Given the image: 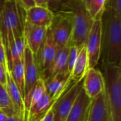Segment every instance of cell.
<instances>
[{"label":"cell","instance_id":"obj_1","mask_svg":"<svg viewBox=\"0 0 121 121\" xmlns=\"http://www.w3.org/2000/svg\"><path fill=\"white\" fill-rule=\"evenodd\" d=\"M102 26L101 57L103 64L121 66V18L110 7H105Z\"/></svg>","mask_w":121,"mask_h":121},{"label":"cell","instance_id":"obj_2","mask_svg":"<svg viewBox=\"0 0 121 121\" xmlns=\"http://www.w3.org/2000/svg\"><path fill=\"white\" fill-rule=\"evenodd\" d=\"M105 92L112 121H121V66L103 64Z\"/></svg>","mask_w":121,"mask_h":121},{"label":"cell","instance_id":"obj_3","mask_svg":"<svg viewBox=\"0 0 121 121\" xmlns=\"http://www.w3.org/2000/svg\"><path fill=\"white\" fill-rule=\"evenodd\" d=\"M63 6L68 7L74 13V28L69 45L82 48L86 44L94 19L85 7L83 0H68Z\"/></svg>","mask_w":121,"mask_h":121},{"label":"cell","instance_id":"obj_4","mask_svg":"<svg viewBox=\"0 0 121 121\" xmlns=\"http://www.w3.org/2000/svg\"><path fill=\"white\" fill-rule=\"evenodd\" d=\"M25 12V9L17 0H6L0 17V32L4 43L9 33L16 37L23 35Z\"/></svg>","mask_w":121,"mask_h":121},{"label":"cell","instance_id":"obj_5","mask_svg":"<svg viewBox=\"0 0 121 121\" xmlns=\"http://www.w3.org/2000/svg\"><path fill=\"white\" fill-rule=\"evenodd\" d=\"M74 28V13L68 7L63 6L54 13V18L48 32L57 46L62 48L69 45Z\"/></svg>","mask_w":121,"mask_h":121},{"label":"cell","instance_id":"obj_6","mask_svg":"<svg viewBox=\"0 0 121 121\" xmlns=\"http://www.w3.org/2000/svg\"><path fill=\"white\" fill-rule=\"evenodd\" d=\"M102 26L103 18L94 20L85 44L89 62V69L96 67L101 58Z\"/></svg>","mask_w":121,"mask_h":121},{"label":"cell","instance_id":"obj_7","mask_svg":"<svg viewBox=\"0 0 121 121\" xmlns=\"http://www.w3.org/2000/svg\"><path fill=\"white\" fill-rule=\"evenodd\" d=\"M82 87V81L73 82L67 91L57 99L52 108L54 121H65Z\"/></svg>","mask_w":121,"mask_h":121},{"label":"cell","instance_id":"obj_8","mask_svg":"<svg viewBox=\"0 0 121 121\" xmlns=\"http://www.w3.org/2000/svg\"><path fill=\"white\" fill-rule=\"evenodd\" d=\"M24 67V96L28 94L37 81L40 78V74L37 62L36 55L26 46L23 53Z\"/></svg>","mask_w":121,"mask_h":121},{"label":"cell","instance_id":"obj_9","mask_svg":"<svg viewBox=\"0 0 121 121\" xmlns=\"http://www.w3.org/2000/svg\"><path fill=\"white\" fill-rule=\"evenodd\" d=\"M58 49L51 35L48 31L47 35L36 55L40 74L41 73L40 77H42L50 67Z\"/></svg>","mask_w":121,"mask_h":121},{"label":"cell","instance_id":"obj_10","mask_svg":"<svg viewBox=\"0 0 121 121\" xmlns=\"http://www.w3.org/2000/svg\"><path fill=\"white\" fill-rule=\"evenodd\" d=\"M83 89L91 100L105 90V81L103 72L94 68L89 69L82 80Z\"/></svg>","mask_w":121,"mask_h":121},{"label":"cell","instance_id":"obj_11","mask_svg":"<svg viewBox=\"0 0 121 121\" xmlns=\"http://www.w3.org/2000/svg\"><path fill=\"white\" fill-rule=\"evenodd\" d=\"M53 18L54 12L48 7L35 5L26 9L25 12L26 23L48 29L51 26Z\"/></svg>","mask_w":121,"mask_h":121},{"label":"cell","instance_id":"obj_12","mask_svg":"<svg viewBox=\"0 0 121 121\" xmlns=\"http://www.w3.org/2000/svg\"><path fill=\"white\" fill-rule=\"evenodd\" d=\"M48 29L43 27L35 26L28 23H25L23 36L26 45L31 50L34 55H37L46 35Z\"/></svg>","mask_w":121,"mask_h":121},{"label":"cell","instance_id":"obj_13","mask_svg":"<svg viewBox=\"0 0 121 121\" xmlns=\"http://www.w3.org/2000/svg\"><path fill=\"white\" fill-rule=\"evenodd\" d=\"M6 87L11 99L13 111L15 114L23 121H26V109L23 102V96L15 84L12 76L10 72L9 66L6 69Z\"/></svg>","mask_w":121,"mask_h":121},{"label":"cell","instance_id":"obj_14","mask_svg":"<svg viewBox=\"0 0 121 121\" xmlns=\"http://www.w3.org/2000/svg\"><path fill=\"white\" fill-rule=\"evenodd\" d=\"M45 91L51 97L59 99L74 82L71 79L70 74L61 73L44 79Z\"/></svg>","mask_w":121,"mask_h":121},{"label":"cell","instance_id":"obj_15","mask_svg":"<svg viewBox=\"0 0 121 121\" xmlns=\"http://www.w3.org/2000/svg\"><path fill=\"white\" fill-rule=\"evenodd\" d=\"M87 121H112L105 90L91 99Z\"/></svg>","mask_w":121,"mask_h":121},{"label":"cell","instance_id":"obj_16","mask_svg":"<svg viewBox=\"0 0 121 121\" xmlns=\"http://www.w3.org/2000/svg\"><path fill=\"white\" fill-rule=\"evenodd\" d=\"M91 101L82 87L65 121H87Z\"/></svg>","mask_w":121,"mask_h":121},{"label":"cell","instance_id":"obj_17","mask_svg":"<svg viewBox=\"0 0 121 121\" xmlns=\"http://www.w3.org/2000/svg\"><path fill=\"white\" fill-rule=\"evenodd\" d=\"M58 99L51 98L45 91L27 112L26 121H40L52 108Z\"/></svg>","mask_w":121,"mask_h":121},{"label":"cell","instance_id":"obj_18","mask_svg":"<svg viewBox=\"0 0 121 121\" xmlns=\"http://www.w3.org/2000/svg\"><path fill=\"white\" fill-rule=\"evenodd\" d=\"M7 57L9 63L15 60L23 57L26 43L23 36H14L12 33H9L4 43Z\"/></svg>","mask_w":121,"mask_h":121},{"label":"cell","instance_id":"obj_19","mask_svg":"<svg viewBox=\"0 0 121 121\" xmlns=\"http://www.w3.org/2000/svg\"><path fill=\"white\" fill-rule=\"evenodd\" d=\"M69 49V45L58 49L50 67L46 72V73L41 77L43 80L48 77L56 75L57 74L66 73V72L68 73L67 58H68Z\"/></svg>","mask_w":121,"mask_h":121},{"label":"cell","instance_id":"obj_20","mask_svg":"<svg viewBox=\"0 0 121 121\" xmlns=\"http://www.w3.org/2000/svg\"><path fill=\"white\" fill-rule=\"evenodd\" d=\"M89 69V62L85 45L80 50L75 65L70 74L71 79L74 82H81Z\"/></svg>","mask_w":121,"mask_h":121},{"label":"cell","instance_id":"obj_21","mask_svg":"<svg viewBox=\"0 0 121 121\" xmlns=\"http://www.w3.org/2000/svg\"><path fill=\"white\" fill-rule=\"evenodd\" d=\"M45 92V82L40 77L37 81L35 84L33 86V88L30 89V91L28 92V94L23 97V102H24L26 114L28 110L38 101V100L42 97V96Z\"/></svg>","mask_w":121,"mask_h":121},{"label":"cell","instance_id":"obj_22","mask_svg":"<svg viewBox=\"0 0 121 121\" xmlns=\"http://www.w3.org/2000/svg\"><path fill=\"white\" fill-rule=\"evenodd\" d=\"M10 72L12 78L21 91L23 98L24 96V67L23 57L20 59L15 60L9 63Z\"/></svg>","mask_w":121,"mask_h":121},{"label":"cell","instance_id":"obj_23","mask_svg":"<svg viewBox=\"0 0 121 121\" xmlns=\"http://www.w3.org/2000/svg\"><path fill=\"white\" fill-rule=\"evenodd\" d=\"M83 1L94 20L103 18L106 0H83Z\"/></svg>","mask_w":121,"mask_h":121},{"label":"cell","instance_id":"obj_24","mask_svg":"<svg viewBox=\"0 0 121 121\" xmlns=\"http://www.w3.org/2000/svg\"><path fill=\"white\" fill-rule=\"evenodd\" d=\"M0 109L6 111L9 116L15 114L6 86L0 83Z\"/></svg>","mask_w":121,"mask_h":121},{"label":"cell","instance_id":"obj_25","mask_svg":"<svg viewBox=\"0 0 121 121\" xmlns=\"http://www.w3.org/2000/svg\"><path fill=\"white\" fill-rule=\"evenodd\" d=\"M84 47V46H83ZM82 48H78L75 45H69L68 58H67V72L71 74L72 69L75 65L77 59L78 57L79 52Z\"/></svg>","mask_w":121,"mask_h":121},{"label":"cell","instance_id":"obj_26","mask_svg":"<svg viewBox=\"0 0 121 121\" xmlns=\"http://www.w3.org/2000/svg\"><path fill=\"white\" fill-rule=\"evenodd\" d=\"M0 65L4 67L5 69H6L9 66V62L8 60L6 48L4 45V40L1 32H0Z\"/></svg>","mask_w":121,"mask_h":121},{"label":"cell","instance_id":"obj_27","mask_svg":"<svg viewBox=\"0 0 121 121\" xmlns=\"http://www.w3.org/2000/svg\"><path fill=\"white\" fill-rule=\"evenodd\" d=\"M105 7L111 8L116 14L121 18V0H106Z\"/></svg>","mask_w":121,"mask_h":121},{"label":"cell","instance_id":"obj_28","mask_svg":"<svg viewBox=\"0 0 121 121\" xmlns=\"http://www.w3.org/2000/svg\"><path fill=\"white\" fill-rule=\"evenodd\" d=\"M67 1L68 0H48V8L52 11L53 9L59 11Z\"/></svg>","mask_w":121,"mask_h":121},{"label":"cell","instance_id":"obj_29","mask_svg":"<svg viewBox=\"0 0 121 121\" xmlns=\"http://www.w3.org/2000/svg\"><path fill=\"white\" fill-rule=\"evenodd\" d=\"M17 1L21 4V6L25 9V10L35 5L33 0H17Z\"/></svg>","mask_w":121,"mask_h":121},{"label":"cell","instance_id":"obj_30","mask_svg":"<svg viewBox=\"0 0 121 121\" xmlns=\"http://www.w3.org/2000/svg\"><path fill=\"white\" fill-rule=\"evenodd\" d=\"M0 83L4 86L6 84V69L0 65Z\"/></svg>","mask_w":121,"mask_h":121},{"label":"cell","instance_id":"obj_31","mask_svg":"<svg viewBox=\"0 0 121 121\" xmlns=\"http://www.w3.org/2000/svg\"><path fill=\"white\" fill-rule=\"evenodd\" d=\"M40 121H54V116L52 109Z\"/></svg>","mask_w":121,"mask_h":121},{"label":"cell","instance_id":"obj_32","mask_svg":"<svg viewBox=\"0 0 121 121\" xmlns=\"http://www.w3.org/2000/svg\"><path fill=\"white\" fill-rule=\"evenodd\" d=\"M35 4L37 6L48 7V0H33Z\"/></svg>","mask_w":121,"mask_h":121},{"label":"cell","instance_id":"obj_33","mask_svg":"<svg viewBox=\"0 0 121 121\" xmlns=\"http://www.w3.org/2000/svg\"><path fill=\"white\" fill-rule=\"evenodd\" d=\"M9 116L8 113L2 109H0V121H6Z\"/></svg>","mask_w":121,"mask_h":121},{"label":"cell","instance_id":"obj_34","mask_svg":"<svg viewBox=\"0 0 121 121\" xmlns=\"http://www.w3.org/2000/svg\"><path fill=\"white\" fill-rule=\"evenodd\" d=\"M6 121H21L16 114H13L11 116H9L7 118Z\"/></svg>","mask_w":121,"mask_h":121},{"label":"cell","instance_id":"obj_35","mask_svg":"<svg viewBox=\"0 0 121 121\" xmlns=\"http://www.w3.org/2000/svg\"><path fill=\"white\" fill-rule=\"evenodd\" d=\"M5 1H6V0H0V17H1V12H2Z\"/></svg>","mask_w":121,"mask_h":121}]
</instances>
